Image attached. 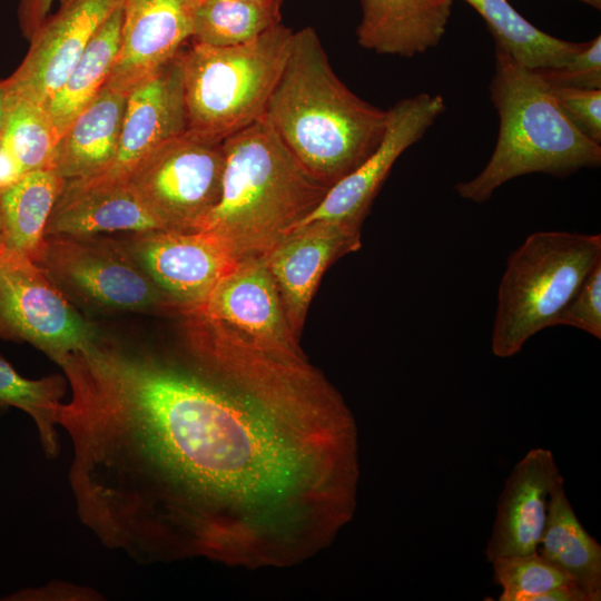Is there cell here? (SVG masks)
Instances as JSON below:
<instances>
[{
    "label": "cell",
    "mask_w": 601,
    "mask_h": 601,
    "mask_svg": "<svg viewBox=\"0 0 601 601\" xmlns=\"http://www.w3.org/2000/svg\"><path fill=\"white\" fill-rule=\"evenodd\" d=\"M62 358L81 523L138 563L293 565L353 518L355 420L325 380L217 339Z\"/></svg>",
    "instance_id": "6da1fadb"
},
{
    "label": "cell",
    "mask_w": 601,
    "mask_h": 601,
    "mask_svg": "<svg viewBox=\"0 0 601 601\" xmlns=\"http://www.w3.org/2000/svg\"><path fill=\"white\" fill-rule=\"evenodd\" d=\"M264 120L319 181L333 186L380 145L387 110L355 95L334 72L317 32L294 31Z\"/></svg>",
    "instance_id": "7a4b0ae2"
},
{
    "label": "cell",
    "mask_w": 601,
    "mask_h": 601,
    "mask_svg": "<svg viewBox=\"0 0 601 601\" xmlns=\"http://www.w3.org/2000/svg\"><path fill=\"white\" fill-rule=\"evenodd\" d=\"M220 198L198 230L213 234L236 260L266 255L322 201L315 178L260 118L223 140Z\"/></svg>",
    "instance_id": "3957f363"
},
{
    "label": "cell",
    "mask_w": 601,
    "mask_h": 601,
    "mask_svg": "<svg viewBox=\"0 0 601 601\" xmlns=\"http://www.w3.org/2000/svg\"><path fill=\"white\" fill-rule=\"evenodd\" d=\"M490 96L499 115L497 140L483 170L455 185L462 198L481 204L504 183L523 175L566 177L600 166V144L569 120L552 88L535 70L499 48Z\"/></svg>",
    "instance_id": "277c9868"
},
{
    "label": "cell",
    "mask_w": 601,
    "mask_h": 601,
    "mask_svg": "<svg viewBox=\"0 0 601 601\" xmlns=\"http://www.w3.org/2000/svg\"><path fill=\"white\" fill-rule=\"evenodd\" d=\"M293 35L280 22L246 43L181 49L187 130L223 141L263 118Z\"/></svg>",
    "instance_id": "5b68a950"
},
{
    "label": "cell",
    "mask_w": 601,
    "mask_h": 601,
    "mask_svg": "<svg viewBox=\"0 0 601 601\" xmlns=\"http://www.w3.org/2000/svg\"><path fill=\"white\" fill-rule=\"evenodd\" d=\"M601 263V236L536 231L509 257L497 289L491 348L501 358L518 354L556 316Z\"/></svg>",
    "instance_id": "8992f818"
},
{
    "label": "cell",
    "mask_w": 601,
    "mask_h": 601,
    "mask_svg": "<svg viewBox=\"0 0 601 601\" xmlns=\"http://www.w3.org/2000/svg\"><path fill=\"white\" fill-rule=\"evenodd\" d=\"M36 263L75 306L100 313L180 315L179 306L117 236H45Z\"/></svg>",
    "instance_id": "52a82bcc"
},
{
    "label": "cell",
    "mask_w": 601,
    "mask_h": 601,
    "mask_svg": "<svg viewBox=\"0 0 601 601\" xmlns=\"http://www.w3.org/2000/svg\"><path fill=\"white\" fill-rule=\"evenodd\" d=\"M223 141L188 130L147 156L127 183L166 230L196 231L221 193Z\"/></svg>",
    "instance_id": "ba28073f"
},
{
    "label": "cell",
    "mask_w": 601,
    "mask_h": 601,
    "mask_svg": "<svg viewBox=\"0 0 601 601\" xmlns=\"http://www.w3.org/2000/svg\"><path fill=\"white\" fill-rule=\"evenodd\" d=\"M101 335L36 262L0 250L1 338L27 342L58 364Z\"/></svg>",
    "instance_id": "9c48e42d"
},
{
    "label": "cell",
    "mask_w": 601,
    "mask_h": 601,
    "mask_svg": "<svg viewBox=\"0 0 601 601\" xmlns=\"http://www.w3.org/2000/svg\"><path fill=\"white\" fill-rule=\"evenodd\" d=\"M445 108L441 95L427 92L395 102L387 110L386 129L376 149L356 169L331 186L319 205L296 227L321 221L361 229L395 161L423 137Z\"/></svg>",
    "instance_id": "30bf717a"
},
{
    "label": "cell",
    "mask_w": 601,
    "mask_h": 601,
    "mask_svg": "<svg viewBox=\"0 0 601 601\" xmlns=\"http://www.w3.org/2000/svg\"><path fill=\"white\" fill-rule=\"evenodd\" d=\"M117 237L180 314L199 306L237 262L221 240L204 230L157 229Z\"/></svg>",
    "instance_id": "8fae6325"
},
{
    "label": "cell",
    "mask_w": 601,
    "mask_h": 601,
    "mask_svg": "<svg viewBox=\"0 0 601 601\" xmlns=\"http://www.w3.org/2000/svg\"><path fill=\"white\" fill-rule=\"evenodd\" d=\"M125 0H60L29 39V50L6 79L12 97L46 106L88 43Z\"/></svg>",
    "instance_id": "7c38bea8"
},
{
    "label": "cell",
    "mask_w": 601,
    "mask_h": 601,
    "mask_svg": "<svg viewBox=\"0 0 601 601\" xmlns=\"http://www.w3.org/2000/svg\"><path fill=\"white\" fill-rule=\"evenodd\" d=\"M180 51L128 92L111 164L96 176L72 180L126 181L147 156L187 130Z\"/></svg>",
    "instance_id": "4fadbf2b"
},
{
    "label": "cell",
    "mask_w": 601,
    "mask_h": 601,
    "mask_svg": "<svg viewBox=\"0 0 601 601\" xmlns=\"http://www.w3.org/2000/svg\"><path fill=\"white\" fill-rule=\"evenodd\" d=\"M188 311L217 321L259 345L303 354L265 256L238 259L207 298Z\"/></svg>",
    "instance_id": "5bb4252c"
},
{
    "label": "cell",
    "mask_w": 601,
    "mask_h": 601,
    "mask_svg": "<svg viewBox=\"0 0 601 601\" xmlns=\"http://www.w3.org/2000/svg\"><path fill=\"white\" fill-rule=\"evenodd\" d=\"M359 247L361 229L315 221L296 227L264 255L298 341L325 270L341 256Z\"/></svg>",
    "instance_id": "9a60e30c"
},
{
    "label": "cell",
    "mask_w": 601,
    "mask_h": 601,
    "mask_svg": "<svg viewBox=\"0 0 601 601\" xmlns=\"http://www.w3.org/2000/svg\"><path fill=\"white\" fill-rule=\"evenodd\" d=\"M201 0H125L120 48L105 86L128 93L193 38Z\"/></svg>",
    "instance_id": "2e32d148"
},
{
    "label": "cell",
    "mask_w": 601,
    "mask_h": 601,
    "mask_svg": "<svg viewBox=\"0 0 601 601\" xmlns=\"http://www.w3.org/2000/svg\"><path fill=\"white\" fill-rule=\"evenodd\" d=\"M562 480L549 449L533 447L514 465L499 495L492 533L484 550L487 562L539 550L550 493Z\"/></svg>",
    "instance_id": "e0dca14e"
},
{
    "label": "cell",
    "mask_w": 601,
    "mask_h": 601,
    "mask_svg": "<svg viewBox=\"0 0 601 601\" xmlns=\"http://www.w3.org/2000/svg\"><path fill=\"white\" fill-rule=\"evenodd\" d=\"M164 229L127 181L65 180L45 236H97Z\"/></svg>",
    "instance_id": "ac0fdd59"
},
{
    "label": "cell",
    "mask_w": 601,
    "mask_h": 601,
    "mask_svg": "<svg viewBox=\"0 0 601 601\" xmlns=\"http://www.w3.org/2000/svg\"><path fill=\"white\" fill-rule=\"evenodd\" d=\"M453 0H362L357 41L380 55L412 58L443 38Z\"/></svg>",
    "instance_id": "d6986e66"
},
{
    "label": "cell",
    "mask_w": 601,
    "mask_h": 601,
    "mask_svg": "<svg viewBox=\"0 0 601 601\" xmlns=\"http://www.w3.org/2000/svg\"><path fill=\"white\" fill-rule=\"evenodd\" d=\"M127 95L105 86L60 136L53 168L65 180L96 176L111 164L118 149Z\"/></svg>",
    "instance_id": "ffe728a7"
},
{
    "label": "cell",
    "mask_w": 601,
    "mask_h": 601,
    "mask_svg": "<svg viewBox=\"0 0 601 601\" xmlns=\"http://www.w3.org/2000/svg\"><path fill=\"white\" fill-rule=\"evenodd\" d=\"M540 553L561 569L588 601L601 600V545L579 521L564 481L550 493Z\"/></svg>",
    "instance_id": "44dd1931"
},
{
    "label": "cell",
    "mask_w": 601,
    "mask_h": 601,
    "mask_svg": "<svg viewBox=\"0 0 601 601\" xmlns=\"http://www.w3.org/2000/svg\"><path fill=\"white\" fill-rule=\"evenodd\" d=\"M63 183L55 168H45L27 173L0 191L1 249L38 259Z\"/></svg>",
    "instance_id": "7402d4cb"
},
{
    "label": "cell",
    "mask_w": 601,
    "mask_h": 601,
    "mask_svg": "<svg viewBox=\"0 0 601 601\" xmlns=\"http://www.w3.org/2000/svg\"><path fill=\"white\" fill-rule=\"evenodd\" d=\"M124 3L99 28L61 87L45 106L59 136L107 83L121 38Z\"/></svg>",
    "instance_id": "603a6c76"
},
{
    "label": "cell",
    "mask_w": 601,
    "mask_h": 601,
    "mask_svg": "<svg viewBox=\"0 0 601 601\" xmlns=\"http://www.w3.org/2000/svg\"><path fill=\"white\" fill-rule=\"evenodd\" d=\"M486 22L496 48L531 70L565 65L587 42L555 38L523 18L509 0H464Z\"/></svg>",
    "instance_id": "cb8c5ba5"
},
{
    "label": "cell",
    "mask_w": 601,
    "mask_h": 601,
    "mask_svg": "<svg viewBox=\"0 0 601 601\" xmlns=\"http://www.w3.org/2000/svg\"><path fill=\"white\" fill-rule=\"evenodd\" d=\"M282 3L201 0L191 39L214 47L246 43L282 22Z\"/></svg>",
    "instance_id": "d4e9b609"
},
{
    "label": "cell",
    "mask_w": 601,
    "mask_h": 601,
    "mask_svg": "<svg viewBox=\"0 0 601 601\" xmlns=\"http://www.w3.org/2000/svg\"><path fill=\"white\" fill-rule=\"evenodd\" d=\"M66 383L61 375L26 378L0 357V410L14 407L27 413L33 420L41 446L49 457L59 454L56 426Z\"/></svg>",
    "instance_id": "484cf974"
},
{
    "label": "cell",
    "mask_w": 601,
    "mask_h": 601,
    "mask_svg": "<svg viewBox=\"0 0 601 601\" xmlns=\"http://www.w3.org/2000/svg\"><path fill=\"white\" fill-rule=\"evenodd\" d=\"M11 98L0 141L24 174L53 168L60 136L46 108L24 99Z\"/></svg>",
    "instance_id": "4316f807"
},
{
    "label": "cell",
    "mask_w": 601,
    "mask_h": 601,
    "mask_svg": "<svg viewBox=\"0 0 601 601\" xmlns=\"http://www.w3.org/2000/svg\"><path fill=\"white\" fill-rule=\"evenodd\" d=\"M491 564L493 582L502 589L500 601H534L548 590L572 583L569 577L539 550L529 554L499 558Z\"/></svg>",
    "instance_id": "83f0119b"
},
{
    "label": "cell",
    "mask_w": 601,
    "mask_h": 601,
    "mask_svg": "<svg viewBox=\"0 0 601 601\" xmlns=\"http://www.w3.org/2000/svg\"><path fill=\"white\" fill-rule=\"evenodd\" d=\"M535 71L553 89H601V36L587 42L565 65Z\"/></svg>",
    "instance_id": "f1b7e54d"
},
{
    "label": "cell",
    "mask_w": 601,
    "mask_h": 601,
    "mask_svg": "<svg viewBox=\"0 0 601 601\" xmlns=\"http://www.w3.org/2000/svg\"><path fill=\"white\" fill-rule=\"evenodd\" d=\"M568 325L601 338V263L583 280L553 326Z\"/></svg>",
    "instance_id": "f546056e"
},
{
    "label": "cell",
    "mask_w": 601,
    "mask_h": 601,
    "mask_svg": "<svg viewBox=\"0 0 601 601\" xmlns=\"http://www.w3.org/2000/svg\"><path fill=\"white\" fill-rule=\"evenodd\" d=\"M555 100L569 120L589 139L601 142V89H553Z\"/></svg>",
    "instance_id": "4dcf8cb0"
},
{
    "label": "cell",
    "mask_w": 601,
    "mask_h": 601,
    "mask_svg": "<svg viewBox=\"0 0 601 601\" xmlns=\"http://www.w3.org/2000/svg\"><path fill=\"white\" fill-rule=\"evenodd\" d=\"M11 600H100L101 595L89 588L55 581L41 588L26 589L11 595Z\"/></svg>",
    "instance_id": "1f68e13d"
},
{
    "label": "cell",
    "mask_w": 601,
    "mask_h": 601,
    "mask_svg": "<svg viewBox=\"0 0 601 601\" xmlns=\"http://www.w3.org/2000/svg\"><path fill=\"white\" fill-rule=\"evenodd\" d=\"M52 2L53 0H19V26L28 40L49 16Z\"/></svg>",
    "instance_id": "d6a6232c"
},
{
    "label": "cell",
    "mask_w": 601,
    "mask_h": 601,
    "mask_svg": "<svg viewBox=\"0 0 601 601\" xmlns=\"http://www.w3.org/2000/svg\"><path fill=\"white\" fill-rule=\"evenodd\" d=\"M26 175L17 160L0 141V191L17 183Z\"/></svg>",
    "instance_id": "836d02e7"
},
{
    "label": "cell",
    "mask_w": 601,
    "mask_h": 601,
    "mask_svg": "<svg viewBox=\"0 0 601 601\" xmlns=\"http://www.w3.org/2000/svg\"><path fill=\"white\" fill-rule=\"evenodd\" d=\"M11 96L9 92V89L6 83V79H0V132L3 128L10 105H11Z\"/></svg>",
    "instance_id": "e575fe53"
},
{
    "label": "cell",
    "mask_w": 601,
    "mask_h": 601,
    "mask_svg": "<svg viewBox=\"0 0 601 601\" xmlns=\"http://www.w3.org/2000/svg\"><path fill=\"white\" fill-rule=\"evenodd\" d=\"M579 1H582L595 9H600L601 8V0H579Z\"/></svg>",
    "instance_id": "d590c367"
},
{
    "label": "cell",
    "mask_w": 601,
    "mask_h": 601,
    "mask_svg": "<svg viewBox=\"0 0 601 601\" xmlns=\"http://www.w3.org/2000/svg\"><path fill=\"white\" fill-rule=\"evenodd\" d=\"M242 1L257 2V3L283 2V0H242Z\"/></svg>",
    "instance_id": "8d00e7d4"
},
{
    "label": "cell",
    "mask_w": 601,
    "mask_h": 601,
    "mask_svg": "<svg viewBox=\"0 0 601 601\" xmlns=\"http://www.w3.org/2000/svg\"><path fill=\"white\" fill-rule=\"evenodd\" d=\"M2 247L1 220H0V250Z\"/></svg>",
    "instance_id": "74e56055"
}]
</instances>
